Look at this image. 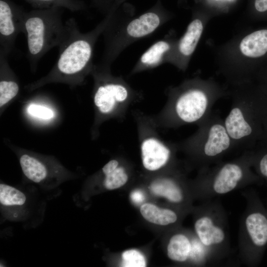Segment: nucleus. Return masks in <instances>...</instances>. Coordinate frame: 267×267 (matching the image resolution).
<instances>
[{"instance_id":"4be33fe9","label":"nucleus","mask_w":267,"mask_h":267,"mask_svg":"<svg viewBox=\"0 0 267 267\" xmlns=\"http://www.w3.org/2000/svg\"><path fill=\"white\" fill-rule=\"evenodd\" d=\"M25 201V195L19 190L6 184H0V202L2 205H22Z\"/></svg>"},{"instance_id":"9d476101","label":"nucleus","mask_w":267,"mask_h":267,"mask_svg":"<svg viewBox=\"0 0 267 267\" xmlns=\"http://www.w3.org/2000/svg\"><path fill=\"white\" fill-rule=\"evenodd\" d=\"M245 91L236 93L224 121L235 148L246 150L253 141L259 117V105Z\"/></svg>"},{"instance_id":"c756f323","label":"nucleus","mask_w":267,"mask_h":267,"mask_svg":"<svg viewBox=\"0 0 267 267\" xmlns=\"http://www.w3.org/2000/svg\"><path fill=\"white\" fill-rule=\"evenodd\" d=\"M266 210H267V208H266Z\"/></svg>"},{"instance_id":"f03ea898","label":"nucleus","mask_w":267,"mask_h":267,"mask_svg":"<svg viewBox=\"0 0 267 267\" xmlns=\"http://www.w3.org/2000/svg\"><path fill=\"white\" fill-rule=\"evenodd\" d=\"M252 168V152L247 150L234 159L200 169L194 193L204 201L258 183L260 178Z\"/></svg>"},{"instance_id":"7ed1b4c3","label":"nucleus","mask_w":267,"mask_h":267,"mask_svg":"<svg viewBox=\"0 0 267 267\" xmlns=\"http://www.w3.org/2000/svg\"><path fill=\"white\" fill-rule=\"evenodd\" d=\"M221 93L210 85L193 81L171 89L163 110L162 120L168 127L187 124L197 126L212 113V109Z\"/></svg>"},{"instance_id":"1a4fd4ad","label":"nucleus","mask_w":267,"mask_h":267,"mask_svg":"<svg viewBox=\"0 0 267 267\" xmlns=\"http://www.w3.org/2000/svg\"><path fill=\"white\" fill-rule=\"evenodd\" d=\"M109 69V67L100 64L93 65L91 71L96 81L94 103L102 114H122L138 93L122 77L112 76Z\"/></svg>"},{"instance_id":"2eb2a0df","label":"nucleus","mask_w":267,"mask_h":267,"mask_svg":"<svg viewBox=\"0 0 267 267\" xmlns=\"http://www.w3.org/2000/svg\"><path fill=\"white\" fill-rule=\"evenodd\" d=\"M203 30L202 21L199 19L193 20L188 25L184 35L177 45V54L179 58L185 60L195 50Z\"/></svg>"},{"instance_id":"4468645a","label":"nucleus","mask_w":267,"mask_h":267,"mask_svg":"<svg viewBox=\"0 0 267 267\" xmlns=\"http://www.w3.org/2000/svg\"><path fill=\"white\" fill-rule=\"evenodd\" d=\"M184 186L179 178L168 177L154 180L150 189L154 194L165 197L172 203L181 204L187 199Z\"/></svg>"},{"instance_id":"c85d7f7f","label":"nucleus","mask_w":267,"mask_h":267,"mask_svg":"<svg viewBox=\"0 0 267 267\" xmlns=\"http://www.w3.org/2000/svg\"><path fill=\"white\" fill-rule=\"evenodd\" d=\"M255 7L259 12L267 11V0H255Z\"/></svg>"},{"instance_id":"a211bd4d","label":"nucleus","mask_w":267,"mask_h":267,"mask_svg":"<svg viewBox=\"0 0 267 267\" xmlns=\"http://www.w3.org/2000/svg\"><path fill=\"white\" fill-rule=\"evenodd\" d=\"M143 218L150 222L161 225L175 224L179 219L177 212L169 209L159 208L156 206L145 203L140 207Z\"/></svg>"},{"instance_id":"a878e982","label":"nucleus","mask_w":267,"mask_h":267,"mask_svg":"<svg viewBox=\"0 0 267 267\" xmlns=\"http://www.w3.org/2000/svg\"><path fill=\"white\" fill-rule=\"evenodd\" d=\"M27 111L31 116L43 119H49L54 116V113L50 109L34 104L29 106Z\"/></svg>"},{"instance_id":"aec40b11","label":"nucleus","mask_w":267,"mask_h":267,"mask_svg":"<svg viewBox=\"0 0 267 267\" xmlns=\"http://www.w3.org/2000/svg\"><path fill=\"white\" fill-rule=\"evenodd\" d=\"M20 163L24 175L33 181L39 182L46 177L45 167L36 159L24 154L21 157Z\"/></svg>"},{"instance_id":"6e6552de","label":"nucleus","mask_w":267,"mask_h":267,"mask_svg":"<svg viewBox=\"0 0 267 267\" xmlns=\"http://www.w3.org/2000/svg\"><path fill=\"white\" fill-rule=\"evenodd\" d=\"M195 233L208 249L215 263L227 257L230 252L228 218L219 200L211 199L195 209Z\"/></svg>"},{"instance_id":"9b49d317","label":"nucleus","mask_w":267,"mask_h":267,"mask_svg":"<svg viewBox=\"0 0 267 267\" xmlns=\"http://www.w3.org/2000/svg\"><path fill=\"white\" fill-rule=\"evenodd\" d=\"M140 126L139 146L144 168L155 171L167 165L173 158L177 145L163 140L151 127Z\"/></svg>"},{"instance_id":"cd10ccee","label":"nucleus","mask_w":267,"mask_h":267,"mask_svg":"<svg viewBox=\"0 0 267 267\" xmlns=\"http://www.w3.org/2000/svg\"><path fill=\"white\" fill-rule=\"evenodd\" d=\"M130 196L132 201L136 204L141 203L145 200V195L140 190L133 191Z\"/></svg>"},{"instance_id":"5701e85b","label":"nucleus","mask_w":267,"mask_h":267,"mask_svg":"<svg viewBox=\"0 0 267 267\" xmlns=\"http://www.w3.org/2000/svg\"><path fill=\"white\" fill-rule=\"evenodd\" d=\"M19 89V85L14 80L2 78L0 82V106L2 107L15 97Z\"/></svg>"},{"instance_id":"393cba45","label":"nucleus","mask_w":267,"mask_h":267,"mask_svg":"<svg viewBox=\"0 0 267 267\" xmlns=\"http://www.w3.org/2000/svg\"><path fill=\"white\" fill-rule=\"evenodd\" d=\"M252 165L258 176L267 180V152L256 155L252 152Z\"/></svg>"},{"instance_id":"423d86ee","label":"nucleus","mask_w":267,"mask_h":267,"mask_svg":"<svg viewBox=\"0 0 267 267\" xmlns=\"http://www.w3.org/2000/svg\"><path fill=\"white\" fill-rule=\"evenodd\" d=\"M63 8L36 9L25 12L23 33L27 42V58L34 67L48 51L58 47L67 31Z\"/></svg>"},{"instance_id":"f3484780","label":"nucleus","mask_w":267,"mask_h":267,"mask_svg":"<svg viewBox=\"0 0 267 267\" xmlns=\"http://www.w3.org/2000/svg\"><path fill=\"white\" fill-rule=\"evenodd\" d=\"M242 53L250 57H258L267 52V30H260L248 35L241 41Z\"/></svg>"},{"instance_id":"f8f14e48","label":"nucleus","mask_w":267,"mask_h":267,"mask_svg":"<svg viewBox=\"0 0 267 267\" xmlns=\"http://www.w3.org/2000/svg\"><path fill=\"white\" fill-rule=\"evenodd\" d=\"M24 9L11 0H0V53L8 56L23 31Z\"/></svg>"},{"instance_id":"39448f33","label":"nucleus","mask_w":267,"mask_h":267,"mask_svg":"<svg viewBox=\"0 0 267 267\" xmlns=\"http://www.w3.org/2000/svg\"><path fill=\"white\" fill-rule=\"evenodd\" d=\"M246 207L240 221L238 257L248 267L258 266L267 248V211L257 191H242Z\"/></svg>"},{"instance_id":"20e7f679","label":"nucleus","mask_w":267,"mask_h":267,"mask_svg":"<svg viewBox=\"0 0 267 267\" xmlns=\"http://www.w3.org/2000/svg\"><path fill=\"white\" fill-rule=\"evenodd\" d=\"M123 2L115 0L111 18L103 32L105 48L100 64L109 67L121 52L134 42L151 34L165 22L167 13L160 0L142 14L121 26L114 18L117 7Z\"/></svg>"},{"instance_id":"bb28decb","label":"nucleus","mask_w":267,"mask_h":267,"mask_svg":"<svg viewBox=\"0 0 267 267\" xmlns=\"http://www.w3.org/2000/svg\"><path fill=\"white\" fill-rule=\"evenodd\" d=\"M114 0H92L90 5L105 14L111 7Z\"/></svg>"},{"instance_id":"6ab92c4d","label":"nucleus","mask_w":267,"mask_h":267,"mask_svg":"<svg viewBox=\"0 0 267 267\" xmlns=\"http://www.w3.org/2000/svg\"><path fill=\"white\" fill-rule=\"evenodd\" d=\"M105 175L104 185L109 190L118 188L128 181V176L124 167L116 160L108 162L102 168Z\"/></svg>"},{"instance_id":"dca6fc26","label":"nucleus","mask_w":267,"mask_h":267,"mask_svg":"<svg viewBox=\"0 0 267 267\" xmlns=\"http://www.w3.org/2000/svg\"><path fill=\"white\" fill-rule=\"evenodd\" d=\"M194 236H188L178 233L173 235L169 240L167 246V254L169 258L176 262H184L189 261L192 251Z\"/></svg>"},{"instance_id":"0eeeda50","label":"nucleus","mask_w":267,"mask_h":267,"mask_svg":"<svg viewBox=\"0 0 267 267\" xmlns=\"http://www.w3.org/2000/svg\"><path fill=\"white\" fill-rule=\"evenodd\" d=\"M196 132L177 147L182 149L200 167L210 166L221 161L236 149L225 128L224 121L213 114L198 125Z\"/></svg>"},{"instance_id":"b1692460","label":"nucleus","mask_w":267,"mask_h":267,"mask_svg":"<svg viewBox=\"0 0 267 267\" xmlns=\"http://www.w3.org/2000/svg\"><path fill=\"white\" fill-rule=\"evenodd\" d=\"M121 265L124 267H144L146 260L143 254L138 250H128L122 254Z\"/></svg>"},{"instance_id":"ddd939ff","label":"nucleus","mask_w":267,"mask_h":267,"mask_svg":"<svg viewBox=\"0 0 267 267\" xmlns=\"http://www.w3.org/2000/svg\"><path fill=\"white\" fill-rule=\"evenodd\" d=\"M173 46L171 41L167 38L155 42L140 56L132 74L155 68L168 61Z\"/></svg>"},{"instance_id":"f257e3e1","label":"nucleus","mask_w":267,"mask_h":267,"mask_svg":"<svg viewBox=\"0 0 267 267\" xmlns=\"http://www.w3.org/2000/svg\"><path fill=\"white\" fill-rule=\"evenodd\" d=\"M113 9L112 6L104 19L87 33L80 32L74 18L66 21V34L58 46L59 55L50 74L51 78L81 79L92 71L95 44L107 27Z\"/></svg>"},{"instance_id":"412c9836","label":"nucleus","mask_w":267,"mask_h":267,"mask_svg":"<svg viewBox=\"0 0 267 267\" xmlns=\"http://www.w3.org/2000/svg\"><path fill=\"white\" fill-rule=\"evenodd\" d=\"M36 9L61 7L72 12L85 10L87 5L82 0H25Z\"/></svg>"}]
</instances>
